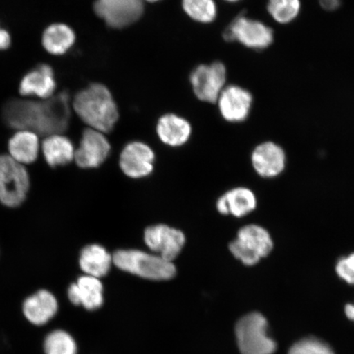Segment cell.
Returning a JSON list of instances; mask_svg holds the SVG:
<instances>
[{"label": "cell", "instance_id": "cell-21", "mask_svg": "<svg viewBox=\"0 0 354 354\" xmlns=\"http://www.w3.org/2000/svg\"><path fill=\"white\" fill-rule=\"evenodd\" d=\"M113 263V256L104 247L100 245H87L81 252L80 268L86 276L100 278L109 272Z\"/></svg>", "mask_w": 354, "mask_h": 354}, {"label": "cell", "instance_id": "cell-32", "mask_svg": "<svg viewBox=\"0 0 354 354\" xmlns=\"http://www.w3.org/2000/svg\"><path fill=\"white\" fill-rule=\"evenodd\" d=\"M145 1L149 2V3H154L158 2L159 0H145Z\"/></svg>", "mask_w": 354, "mask_h": 354}, {"label": "cell", "instance_id": "cell-30", "mask_svg": "<svg viewBox=\"0 0 354 354\" xmlns=\"http://www.w3.org/2000/svg\"><path fill=\"white\" fill-rule=\"evenodd\" d=\"M340 0H320L321 6L327 11H334L340 6Z\"/></svg>", "mask_w": 354, "mask_h": 354}, {"label": "cell", "instance_id": "cell-13", "mask_svg": "<svg viewBox=\"0 0 354 354\" xmlns=\"http://www.w3.org/2000/svg\"><path fill=\"white\" fill-rule=\"evenodd\" d=\"M57 87L54 70L50 65L39 64L22 77L19 93L24 97L47 100L54 95Z\"/></svg>", "mask_w": 354, "mask_h": 354}, {"label": "cell", "instance_id": "cell-6", "mask_svg": "<svg viewBox=\"0 0 354 354\" xmlns=\"http://www.w3.org/2000/svg\"><path fill=\"white\" fill-rule=\"evenodd\" d=\"M273 242L269 233L256 225H246L230 245V250L243 264L253 266L272 251Z\"/></svg>", "mask_w": 354, "mask_h": 354}, {"label": "cell", "instance_id": "cell-23", "mask_svg": "<svg viewBox=\"0 0 354 354\" xmlns=\"http://www.w3.org/2000/svg\"><path fill=\"white\" fill-rule=\"evenodd\" d=\"M221 214L243 216L256 207V198L249 189L236 188L221 196L216 205Z\"/></svg>", "mask_w": 354, "mask_h": 354}, {"label": "cell", "instance_id": "cell-17", "mask_svg": "<svg viewBox=\"0 0 354 354\" xmlns=\"http://www.w3.org/2000/svg\"><path fill=\"white\" fill-rule=\"evenodd\" d=\"M103 292L104 287L99 278L85 275L69 286L68 296L71 303L82 305L92 311L103 304Z\"/></svg>", "mask_w": 354, "mask_h": 354}, {"label": "cell", "instance_id": "cell-25", "mask_svg": "<svg viewBox=\"0 0 354 354\" xmlns=\"http://www.w3.org/2000/svg\"><path fill=\"white\" fill-rule=\"evenodd\" d=\"M183 8L190 19L201 24H210L216 17L214 0H183Z\"/></svg>", "mask_w": 354, "mask_h": 354}, {"label": "cell", "instance_id": "cell-18", "mask_svg": "<svg viewBox=\"0 0 354 354\" xmlns=\"http://www.w3.org/2000/svg\"><path fill=\"white\" fill-rule=\"evenodd\" d=\"M252 162L259 175L276 176L284 170L286 155L280 146L271 142L264 143L255 149Z\"/></svg>", "mask_w": 354, "mask_h": 354}, {"label": "cell", "instance_id": "cell-15", "mask_svg": "<svg viewBox=\"0 0 354 354\" xmlns=\"http://www.w3.org/2000/svg\"><path fill=\"white\" fill-rule=\"evenodd\" d=\"M59 310V303L54 294L47 290H39L30 295L22 304V313L34 326L47 324Z\"/></svg>", "mask_w": 354, "mask_h": 354}, {"label": "cell", "instance_id": "cell-19", "mask_svg": "<svg viewBox=\"0 0 354 354\" xmlns=\"http://www.w3.org/2000/svg\"><path fill=\"white\" fill-rule=\"evenodd\" d=\"M192 132V125L187 119L174 113L163 115L157 124L159 139L171 147H178L187 143Z\"/></svg>", "mask_w": 354, "mask_h": 354}, {"label": "cell", "instance_id": "cell-3", "mask_svg": "<svg viewBox=\"0 0 354 354\" xmlns=\"http://www.w3.org/2000/svg\"><path fill=\"white\" fill-rule=\"evenodd\" d=\"M113 263L123 272L152 281H167L176 273L175 265L157 254L137 250L115 252Z\"/></svg>", "mask_w": 354, "mask_h": 354}, {"label": "cell", "instance_id": "cell-2", "mask_svg": "<svg viewBox=\"0 0 354 354\" xmlns=\"http://www.w3.org/2000/svg\"><path fill=\"white\" fill-rule=\"evenodd\" d=\"M75 113L88 128L108 133L118 121V109L110 91L100 83H93L74 97Z\"/></svg>", "mask_w": 354, "mask_h": 354}, {"label": "cell", "instance_id": "cell-14", "mask_svg": "<svg viewBox=\"0 0 354 354\" xmlns=\"http://www.w3.org/2000/svg\"><path fill=\"white\" fill-rule=\"evenodd\" d=\"M252 95L240 86H230L221 91L218 106L221 116L231 122H241L249 116Z\"/></svg>", "mask_w": 354, "mask_h": 354}, {"label": "cell", "instance_id": "cell-10", "mask_svg": "<svg viewBox=\"0 0 354 354\" xmlns=\"http://www.w3.org/2000/svg\"><path fill=\"white\" fill-rule=\"evenodd\" d=\"M144 240L145 245L154 254L172 263L183 250L185 236L180 230L160 224L146 229Z\"/></svg>", "mask_w": 354, "mask_h": 354}, {"label": "cell", "instance_id": "cell-29", "mask_svg": "<svg viewBox=\"0 0 354 354\" xmlns=\"http://www.w3.org/2000/svg\"><path fill=\"white\" fill-rule=\"evenodd\" d=\"M12 38L6 29L0 26V50H6L10 47Z\"/></svg>", "mask_w": 354, "mask_h": 354}, {"label": "cell", "instance_id": "cell-4", "mask_svg": "<svg viewBox=\"0 0 354 354\" xmlns=\"http://www.w3.org/2000/svg\"><path fill=\"white\" fill-rule=\"evenodd\" d=\"M268 323L259 313L246 314L236 325V342L241 354H274L277 345L268 335Z\"/></svg>", "mask_w": 354, "mask_h": 354}, {"label": "cell", "instance_id": "cell-11", "mask_svg": "<svg viewBox=\"0 0 354 354\" xmlns=\"http://www.w3.org/2000/svg\"><path fill=\"white\" fill-rule=\"evenodd\" d=\"M111 151L104 133L86 128L82 133L79 147L75 150L74 161L82 168H95L103 165Z\"/></svg>", "mask_w": 354, "mask_h": 354}, {"label": "cell", "instance_id": "cell-5", "mask_svg": "<svg viewBox=\"0 0 354 354\" xmlns=\"http://www.w3.org/2000/svg\"><path fill=\"white\" fill-rule=\"evenodd\" d=\"M30 188L26 167L13 160L8 154H0V203L15 209L26 201Z\"/></svg>", "mask_w": 354, "mask_h": 354}, {"label": "cell", "instance_id": "cell-31", "mask_svg": "<svg viewBox=\"0 0 354 354\" xmlns=\"http://www.w3.org/2000/svg\"><path fill=\"white\" fill-rule=\"evenodd\" d=\"M344 312L348 319L354 322V304H347L345 306Z\"/></svg>", "mask_w": 354, "mask_h": 354}, {"label": "cell", "instance_id": "cell-1", "mask_svg": "<svg viewBox=\"0 0 354 354\" xmlns=\"http://www.w3.org/2000/svg\"><path fill=\"white\" fill-rule=\"evenodd\" d=\"M2 116L17 131L28 130L44 136L64 134L70 123V97L63 91L41 101L13 99L3 106Z\"/></svg>", "mask_w": 354, "mask_h": 354}, {"label": "cell", "instance_id": "cell-26", "mask_svg": "<svg viewBox=\"0 0 354 354\" xmlns=\"http://www.w3.org/2000/svg\"><path fill=\"white\" fill-rule=\"evenodd\" d=\"M268 10L277 21L288 24L298 16L300 11L299 0H268Z\"/></svg>", "mask_w": 354, "mask_h": 354}, {"label": "cell", "instance_id": "cell-22", "mask_svg": "<svg viewBox=\"0 0 354 354\" xmlns=\"http://www.w3.org/2000/svg\"><path fill=\"white\" fill-rule=\"evenodd\" d=\"M76 41V34L65 24L48 26L42 35V46L48 54L63 55L69 51Z\"/></svg>", "mask_w": 354, "mask_h": 354}, {"label": "cell", "instance_id": "cell-20", "mask_svg": "<svg viewBox=\"0 0 354 354\" xmlns=\"http://www.w3.org/2000/svg\"><path fill=\"white\" fill-rule=\"evenodd\" d=\"M74 145L64 134H54L44 137L41 149L44 161L51 167L68 165L74 160Z\"/></svg>", "mask_w": 354, "mask_h": 354}, {"label": "cell", "instance_id": "cell-7", "mask_svg": "<svg viewBox=\"0 0 354 354\" xmlns=\"http://www.w3.org/2000/svg\"><path fill=\"white\" fill-rule=\"evenodd\" d=\"M227 80V70L220 62L210 65H199L192 71L189 81L194 95L207 103L218 101Z\"/></svg>", "mask_w": 354, "mask_h": 354}, {"label": "cell", "instance_id": "cell-33", "mask_svg": "<svg viewBox=\"0 0 354 354\" xmlns=\"http://www.w3.org/2000/svg\"><path fill=\"white\" fill-rule=\"evenodd\" d=\"M225 1H228V2H237V1H239V0H225Z\"/></svg>", "mask_w": 354, "mask_h": 354}, {"label": "cell", "instance_id": "cell-28", "mask_svg": "<svg viewBox=\"0 0 354 354\" xmlns=\"http://www.w3.org/2000/svg\"><path fill=\"white\" fill-rule=\"evenodd\" d=\"M336 272L348 284L354 285V254L339 261L336 266Z\"/></svg>", "mask_w": 354, "mask_h": 354}, {"label": "cell", "instance_id": "cell-12", "mask_svg": "<svg viewBox=\"0 0 354 354\" xmlns=\"http://www.w3.org/2000/svg\"><path fill=\"white\" fill-rule=\"evenodd\" d=\"M154 160V152L148 145L134 141L123 149L119 165L124 174L138 179L151 174Z\"/></svg>", "mask_w": 354, "mask_h": 354}, {"label": "cell", "instance_id": "cell-24", "mask_svg": "<svg viewBox=\"0 0 354 354\" xmlns=\"http://www.w3.org/2000/svg\"><path fill=\"white\" fill-rule=\"evenodd\" d=\"M44 351L46 354H77V346L68 332L56 330L44 339Z\"/></svg>", "mask_w": 354, "mask_h": 354}, {"label": "cell", "instance_id": "cell-27", "mask_svg": "<svg viewBox=\"0 0 354 354\" xmlns=\"http://www.w3.org/2000/svg\"><path fill=\"white\" fill-rule=\"evenodd\" d=\"M288 354H335V352L328 344L321 339L309 336L292 345Z\"/></svg>", "mask_w": 354, "mask_h": 354}, {"label": "cell", "instance_id": "cell-16", "mask_svg": "<svg viewBox=\"0 0 354 354\" xmlns=\"http://www.w3.org/2000/svg\"><path fill=\"white\" fill-rule=\"evenodd\" d=\"M41 149L39 136L32 131L17 130L8 140V156L26 167L37 160Z\"/></svg>", "mask_w": 354, "mask_h": 354}, {"label": "cell", "instance_id": "cell-8", "mask_svg": "<svg viewBox=\"0 0 354 354\" xmlns=\"http://www.w3.org/2000/svg\"><path fill=\"white\" fill-rule=\"evenodd\" d=\"M94 10L110 28L122 29L140 19L144 3L143 0H96Z\"/></svg>", "mask_w": 354, "mask_h": 354}, {"label": "cell", "instance_id": "cell-9", "mask_svg": "<svg viewBox=\"0 0 354 354\" xmlns=\"http://www.w3.org/2000/svg\"><path fill=\"white\" fill-rule=\"evenodd\" d=\"M224 38L228 41H238L246 47L262 50L272 43L273 32L263 22L241 17L225 30Z\"/></svg>", "mask_w": 354, "mask_h": 354}]
</instances>
